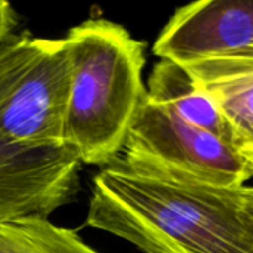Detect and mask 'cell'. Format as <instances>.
<instances>
[{"label":"cell","instance_id":"obj_7","mask_svg":"<svg viewBox=\"0 0 253 253\" xmlns=\"http://www.w3.org/2000/svg\"><path fill=\"white\" fill-rule=\"evenodd\" d=\"M228 123L237 150L253 142V50L187 64Z\"/></svg>","mask_w":253,"mask_h":253},{"label":"cell","instance_id":"obj_10","mask_svg":"<svg viewBox=\"0 0 253 253\" xmlns=\"http://www.w3.org/2000/svg\"><path fill=\"white\" fill-rule=\"evenodd\" d=\"M18 24V15L13 6L6 1L0 0V43L4 42L10 34H13V28Z\"/></svg>","mask_w":253,"mask_h":253},{"label":"cell","instance_id":"obj_5","mask_svg":"<svg viewBox=\"0 0 253 253\" xmlns=\"http://www.w3.org/2000/svg\"><path fill=\"white\" fill-rule=\"evenodd\" d=\"M80 162L65 148H25L0 139V222L49 218L79 188Z\"/></svg>","mask_w":253,"mask_h":253},{"label":"cell","instance_id":"obj_4","mask_svg":"<svg viewBox=\"0 0 253 253\" xmlns=\"http://www.w3.org/2000/svg\"><path fill=\"white\" fill-rule=\"evenodd\" d=\"M119 159L135 172L187 185L240 190L252 178L234 145L187 123L147 95Z\"/></svg>","mask_w":253,"mask_h":253},{"label":"cell","instance_id":"obj_11","mask_svg":"<svg viewBox=\"0 0 253 253\" xmlns=\"http://www.w3.org/2000/svg\"><path fill=\"white\" fill-rule=\"evenodd\" d=\"M239 200L242 206V212L248 219L251 228L253 230V187H243L239 190Z\"/></svg>","mask_w":253,"mask_h":253},{"label":"cell","instance_id":"obj_2","mask_svg":"<svg viewBox=\"0 0 253 253\" xmlns=\"http://www.w3.org/2000/svg\"><path fill=\"white\" fill-rule=\"evenodd\" d=\"M62 39L71 62L64 147L101 169L122 154L147 95L145 43L105 18L82 21Z\"/></svg>","mask_w":253,"mask_h":253},{"label":"cell","instance_id":"obj_6","mask_svg":"<svg viewBox=\"0 0 253 253\" xmlns=\"http://www.w3.org/2000/svg\"><path fill=\"white\" fill-rule=\"evenodd\" d=\"M253 50V0H200L172 15L154 42L160 59L187 65Z\"/></svg>","mask_w":253,"mask_h":253},{"label":"cell","instance_id":"obj_12","mask_svg":"<svg viewBox=\"0 0 253 253\" xmlns=\"http://www.w3.org/2000/svg\"><path fill=\"white\" fill-rule=\"evenodd\" d=\"M239 151H240V154L243 156V159H245V162H246V165H248V168H249V170H251V175H252L253 178V142L248 144V145L240 147Z\"/></svg>","mask_w":253,"mask_h":253},{"label":"cell","instance_id":"obj_9","mask_svg":"<svg viewBox=\"0 0 253 253\" xmlns=\"http://www.w3.org/2000/svg\"><path fill=\"white\" fill-rule=\"evenodd\" d=\"M0 253H99L70 228L46 216H24L0 222Z\"/></svg>","mask_w":253,"mask_h":253},{"label":"cell","instance_id":"obj_1","mask_svg":"<svg viewBox=\"0 0 253 253\" xmlns=\"http://www.w3.org/2000/svg\"><path fill=\"white\" fill-rule=\"evenodd\" d=\"M84 224L144 253H253L239 190L148 176L119 157L93 176Z\"/></svg>","mask_w":253,"mask_h":253},{"label":"cell","instance_id":"obj_8","mask_svg":"<svg viewBox=\"0 0 253 253\" xmlns=\"http://www.w3.org/2000/svg\"><path fill=\"white\" fill-rule=\"evenodd\" d=\"M147 98L187 123L202 127L234 145L233 132L222 113L185 65L170 59H160L148 77Z\"/></svg>","mask_w":253,"mask_h":253},{"label":"cell","instance_id":"obj_3","mask_svg":"<svg viewBox=\"0 0 253 253\" xmlns=\"http://www.w3.org/2000/svg\"><path fill=\"white\" fill-rule=\"evenodd\" d=\"M71 62L64 39L10 34L0 43V139L64 147Z\"/></svg>","mask_w":253,"mask_h":253}]
</instances>
